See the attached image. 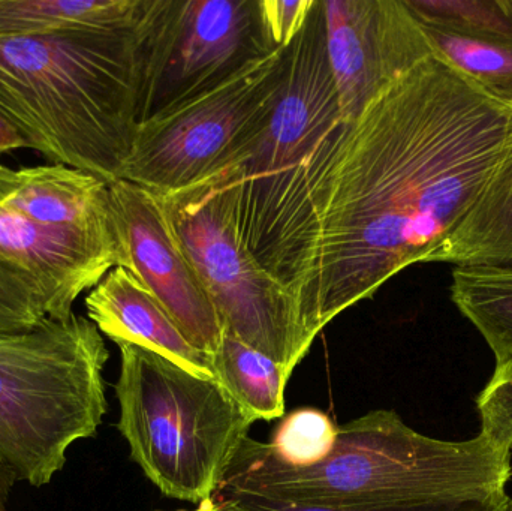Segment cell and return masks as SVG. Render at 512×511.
Wrapping results in <instances>:
<instances>
[{
	"instance_id": "obj_7",
	"label": "cell",
	"mask_w": 512,
	"mask_h": 511,
	"mask_svg": "<svg viewBox=\"0 0 512 511\" xmlns=\"http://www.w3.org/2000/svg\"><path fill=\"white\" fill-rule=\"evenodd\" d=\"M158 197L180 248L218 311L224 333L292 375L313 341L297 300L256 260L240 234L231 165Z\"/></svg>"
},
{
	"instance_id": "obj_6",
	"label": "cell",
	"mask_w": 512,
	"mask_h": 511,
	"mask_svg": "<svg viewBox=\"0 0 512 511\" xmlns=\"http://www.w3.org/2000/svg\"><path fill=\"white\" fill-rule=\"evenodd\" d=\"M117 423L147 479L170 498L200 504L221 488L255 420L215 378L119 344Z\"/></svg>"
},
{
	"instance_id": "obj_5",
	"label": "cell",
	"mask_w": 512,
	"mask_h": 511,
	"mask_svg": "<svg viewBox=\"0 0 512 511\" xmlns=\"http://www.w3.org/2000/svg\"><path fill=\"white\" fill-rule=\"evenodd\" d=\"M110 359L98 327L81 315L0 332V467L42 488L77 441L95 437L108 410Z\"/></svg>"
},
{
	"instance_id": "obj_13",
	"label": "cell",
	"mask_w": 512,
	"mask_h": 511,
	"mask_svg": "<svg viewBox=\"0 0 512 511\" xmlns=\"http://www.w3.org/2000/svg\"><path fill=\"white\" fill-rule=\"evenodd\" d=\"M87 318L119 344L155 351L203 378H215L209 356L183 335L156 297L123 267H114L86 297Z\"/></svg>"
},
{
	"instance_id": "obj_11",
	"label": "cell",
	"mask_w": 512,
	"mask_h": 511,
	"mask_svg": "<svg viewBox=\"0 0 512 511\" xmlns=\"http://www.w3.org/2000/svg\"><path fill=\"white\" fill-rule=\"evenodd\" d=\"M325 45L343 122L432 56L403 0H322Z\"/></svg>"
},
{
	"instance_id": "obj_17",
	"label": "cell",
	"mask_w": 512,
	"mask_h": 511,
	"mask_svg": "<svg viewBox=\"0 0 512 511\" xmlns=\"http://www.w3.org/2000/svg\"><path fill=\"white\" fill-rule=\"evenodd\" d=\"M451 300L481 333L496 363L512 357V266H456Z\"/></svg>"
},
{
	"instance_id": "obj_1",
	"label": "cell",
	"mask_w": 512,
	"mask_h": 511,
	"mask_svg": "<svg viewBox=\"0 0 512 511\" xmlns=\"http://www.w3.org/2000/svg\"><path fill=\"white\" fill-rule=\"evenodd\" d=\"M511 156L512 107L435 53L345 123L312 192L300 305L310 339L406 267L429 263Z\"/></svg>"
},
{
	"instance_id": "obj_30",
	"label": "cell",
	"mask_w": 512,
	"mask_h": 511,
	"mask_svg": "<svg viewBox=\"0 0 512 511\" xmlns=\"http://www.w3.org/2000/svg\"><path fill=\"white\" fill-rule=\"evenodd\" d=\"M511 455H512V447H511ZM511 511H512V504H511Z\"/></svg>"
},
{
	"instance_id": "obj_4",
	"label": "cell",
	"mask_w": 512,
	"mask_h": 511,
	"mask_svg": "<svg viewBox=\"0 0 512 511\" xmlns=\"http://www.w3.org/2000/svg\"><path fill=\"white\" fill-rule=\"evenodd\" d=\"M345 122L325 45L322 0L291 42L288 71L265 125L230 162L240 234L297 300L312 266V192ZM301 314V311H300Z\"/></svg>"
},
{
	"instance_id": "obj_31",
	"label": "cell",
	"mask_w": 512,
	"mask_h": 511,
	"mask_svg": "<svg viewBox=\"0 0 512 511\" xmlns=\"http://www.w3.org/2000/svg\"><path fill=\"white\" fill-rule=\"evenodd\" d=\"M511 6H512V0H511Z\"/></svg>"
},
{
	"instance_id": "obj_24",
	"label": "cell",
	"mask_w": 512,
	"mask_h": 511,
	"mask_svg": "<svg viewBox=\"0 0 512 511\" xmlns=\"http://www.w3.org/2000/svg\"><path fill=\"white\" fill-rule=\"evenodd\" d=\"M481 435L501 449L512 447V357L496 363L495 374L477 399Z\"/></svg>"
},
{
	"instance_id": "obj_23",
	"label": "cell",
	"mask_w": 512,
	"mask_h": 511,
	"mask_svg": "<svg viewBox=\"0 0 512 511\" xmlns=\"http://www.w3.org/2000/svg\"><path fill=\"white\" fill-rule=\"evenodd\" d=\"M47 318L41 287L24 273L0 263V332L33 329Z\"/></svg>"
},
{
	"instance_id": "obj_28",
	"label": "cell",
	"mask_w": 512,
	"mask_h": 511,
	"mask_svg": "<svg viewBox=\"0 0 512 511\" xmlns=\"http://www.w3.org/2000/svg\"><path fill=\"white\" fill-rule=\"evenodd\" d=\"M17 480L11 473L0 467V511H8L9 494Z\"/></svg>"
},
{
	"instance_id": "obj_10",
	"label": "cell",
	"mask_w": 512,
	"mask_h": 511,
	"mask_svg": "<svg viewBox=\"0 0 512 511\" xmlns=\"http://www.w3.org/2000/svg\"><path fill=\"white\" fill-rule=\"evenodd\" d=\"M117 267L129 270L164 306L185 338L212 359L224 326L156 194L128 180L108 185Z\"/></svg>"
},
{
	"instance_id": "obj_16",
	"label": "cell",
	"mask_w": 512,
	"mask_h": 511,
	"mask_svg": "<svg viewBox=\"0 0 512 511\" xmlns=\"http://www.w3.org/2000/svg\"><path fill=\"white\" fill-rule=\"evenodd\" d=\"M429 263L512 266V156Z\"/></svg>"
},
{
	"instance_id": "obj_26",
	"label": "cell",
	"mask_w": 512,
	"mask_h": 511,
	"mask_svg": "<svg viewBox=\"0 0 512 511\" xmlns=\"http://www.w3.org/2000/svg\"><path fill=\"white\" fill-rule=\"evenodd\" d=\"M20 149H30L29 141L5 117L0 116V153H9Z\"/></svg>"
},
{
	"instance_id": "obj_19",
	"label": "cell",
	"mask_w": 512,
	"mask_h": 511,
	"mask_svg": "<svg viewBox=\"0 0 512 511\" xmlns=\"http://www.w3.org/2000/svg\"><path fill=\"white\" fill-rule=\"evenodd\" d=\"M421 26V24H420ZM423 27L436 56L499 102L512 107V41Z\"/></svg>"
},
{
	"instance_id": "obj_3",
	"label": "cell",
	"mask_w": 512,
	"mask_h": 511,
	"mask_svg": "<svg viewBox=\"0 0 512 511\" xmlns=\"http://www.w3.org/2000/svg\"><path fill=\"white\" fill-rule=\"evenodd\" d=\"M511 476L510 450L484 435L436 440L378 410L337 426L330 453L306 467L248 437L219 489L306 506L381 507L489 497L505 492Z\"/></svg>"
},
{
	"instance_id": "obj_8",
	"label": "cell",
	"mask_w": 512,
	"mask_h": 511,
	"mask_svg": "<svg viewBox=\"0 0 512 511\" xmlns=\"http://www.w3.org/2000/svg\"><path fill=\"white\" fill-rule=\"evenodd\" d=\"M289 54L291 45L276 48L218 86L144 120L122 180L164 195L230 164L267 122Z\"/></svg>"
},
{
	"instance_id": "obj_22",
	"label": "cell",
	"mask_w": 512,
	"mask_h": 511,
	"mask_svg": "<svg viewBox=\"0 0 512 511\" xmlns=\"http://www.w3.org/2000/svg\"><path fill=\"white\" fill-rule=\"evenodd\" d=\"M215 495L224 498L236 511H511L512 498L505 492L481 498L433 500L421 503L381 507H318L306 504L268 500L258 495L219 489Z\"/></svg>"
},
{
	"instance_id": "obj_2",
	"label": "cell",
	"mask_w": 512,
	"mask_h": 511,
	"mask_svg": "<svg viewBox=\"0 0 512 511\" xmlns=\"http://www.w3.org/2000/svg\"><path fill=\"white\" fill-rule=\"evenodd\" d=\"M158 3L128 29L0 38V116L51 165L122 179L144 122Z\"/></svg>"
},
{
	"instance_id": "obj_21",
	"label": "cell",
	"mask_w": 512,
	"mask_h": 511,
	"mask_svg": "<svg viewBox=\"0 0 512 511\" xmlns=\"http://www.w3.org/2000/svg\"><path fill=\"white\" fill-rule=\"evenodd\" d=\"M336 432L337 425L328 414L315 408H301L282 420L270 444L283 461L306 467L330 453Z\"/></svg>"
},
{
	"instance_id": "obj_25",
	"label": "cell",
	"mask_w": 512,
	"mask_h": 511,
	"mask_svg": "<svg viewBox=\"0 0 512 511\" xmlns=\"http://www.w3.org/2000/svg\"><path fill=\"white\" fill-rule=\"evenodd\" d=\"M316 0H259L262 24L274 47H288L306 23Z\"/></svg>"
},
{
	"instance_id": "obj_12",
	"label": "cell",
	"mask_w": 512,
	"mask_h": 511,
	"mask_svg": "<svg viewBox=\"0 0 512 511\" xmlns=\"http://www.w3.org/2000/svg\"><path fill=\"white\" fill-rule=\"evenodd\" d=\"M0 263L41 287L48 318L66 320L78 297L117 267L113 219L92 225L39 224L0 204Z\"/></svg>"
},
{
	"instance_id": "obj_29",
	"label": "cell",
	"mask_w": 512,
	"mask_h": 511,
	"mask_svg": "<svg viewBox=\"0 0 512 511\" xmlns=\"http://www.w3.org/2000/svg\"><path fill=\"white\" fill-rule=\"evenodd\" d=\"M186 511V510H179ZM191 511H236L233 509L230 503L224 498L218 497V495H213L209 500L203 501V503L198 504L197 509Z\"/></svg>"
},
{
	"instance_id": "obj_20",
	"label": "cell",
	"mask_w": 512,
	"mask_h": 511,
	"mask_svg": "<svg viewBox=\"0 0 512 511\" xmlns=\"http://www.w3.org/2000/svg\"><path fill=\"white\" fill-rule=\"evenodd\" d=\"M424 27L512 41L511 0H403Z\"/></svg>"
},
{
	"instance_id": "obj_14",
	"label": "cell",
	"mask_w": 512,
	"mask_h": 511,
	"mask_svg": "<svg viewBox=\"0 0 512 511\" xmlns=\"http://www.w3.org/2000/svg\"><path fill=\"white\" fill-rule=\"evenodd\" d=\"M23 186L3 206L48 225H92L111 218L108 183L65 165L24 168Z\"/></svg>"
},
{
	"instance_id": "obj_27",
	"label": "cell",
	"mask_w": 512,
	"mask_h": 511,
	"mask_svg": "<svg viewBox=\"0 0 512 511\" xmlns=\"http://www.w3.org/2000/svg\"><path fill=\"white\" fill-rule=\"evenodd\" d=\"M26 174L24 170H11L6 165L0 164V204L12 197L15 192L20 191L23 186Z\"/></svg>"
},
{
	"instance_id": "obj_9",
	"label": "cell",
	"mask_w": 512,
	"mask_h": 511,
	"mask_svg": "<svg viewBox=\"0 0 512 511\" xmlns=\"http://www.w3.org/2000/svg\"><path fill=\"white\" fill-rule=\"evenodd\" d=\"M276 48L259 0H159L144 120L218 86Z\"/></svg>"
},
{
	"instance_id": "obj_18",
	"label": "cell",
	"mask_w": 512,
	"mask_h": 511,
	"mask_svg": "<svg viewBox=\"0 0 512 511\" xmlns=\"http://www.w3.org/2000/svg\"><path fill=\"white\" fill-rule=\"evenodd\" d=\"M212 362L216 380L255 422L285 416V386L291 375L282 365L228 333Z\"/></svg>"
},
{
	"instance_id": "obj_15",
	"label": "cell",
	"mask_w": 512,
	"mask_h": 511,
	"mask_svg": "<svg viewBox=\"0 0 512 511\" xmlns=\"http://www.w3.org/2000/svg\"><path fill=\"white\" fill-rule=\"evenodd\" d=\"M153 6L155 0H0V38L128 29L146 21Z\"/></svg>"
}]
</instances>
